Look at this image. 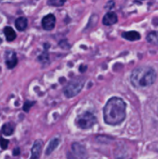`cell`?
I'll list each match as a JSON object with an SVG mask.
<instances>
[{
	"instance_id": "cell-1",
	"label": "cell",
	"mask_w": 158,
	"mask_h": 159,
	"mask_svg": "<svg viewBox=\"0 0 158 159\" xmlns=\"http://www.w3.org/2000/svg\"><path fill=\"white\" fill-rule=\"evenodd\" d=\"M125 110V102L121 98H111L103 109V116L105 124L112 126L120 124L126 116Z\"/></svg>"
},
{
	"instance_id": "cell-2",
	"label": "cell",
	"mask_w": 158,
	"mask_h": 159,
	"mask_svg": "<svg viewBox=\"0 0 158 159\" xmlns=\"http://www.w3.org/2000/svg\"><path fill=\"white\" fill-rule=\"evenodd\" d=\"M156 79V71L150 67L143 66L136 68L132 72L130 82L136 88L150 86Z\"/></svg>"
},
{
	"instance_id": "cell-3",
	"label": "cell",
	"mask_w": 158,
	"mask_h": 159,
	"mask_svg": "<svg viewBox=\"0 0 158 159\" xmlns=\"http://www.w3.org/2000/svg\"><path fill=\"white\" fill-rule=\"evenodd\" d=\"M85 83V78L78 77L72 79L68 83L64 89V93L68 98L74 97L77 96L83 89Z\"/></svg>"
},
{
	"instance_id": "cell-4",
	"label": "cell",
	"mask_w": 158,
	"mask_h": 159,
	"mask_svg": "<svg viewBox=\"0 0 158 159\" xmlns=\"http://www.w3.org/2000/svg\"><path fill=\"white\" fill-rule=\"evenodd\" d=\"M96 118L92 113L85 112L76 118V124L81 129H89L96 124Z\"/></svg>"
},
{
	"instance_id": "cell-5",
	"label": "cell",
	"mask_w": 158,
	"mask_h": 159,
	"mask_svg": "<svg viewBox=\"0 0 158 159\" xmlns=\"http://www.w3.org/2000/svg\"><path fill=\"white\" fill-rule=\"evenodd\" d=\"M56 18L53 14L45 16L42 20V26L45 30H52L55 26Z\"/></svg>"
},
{
	"instance_id": "cell-6",
	"label": "cell",
	"mask_w": 158,
	"mask_h": 159,
	"mask_svg": "<svg viewBox=\"0 0 158 159\" xmlns=\"http://www.w3.org/2000/svg\"><path fill=\"white\" fill-rule=\"evenodd\" d=\"M72 152L79 159H87L88 155L85 148L78 143H74L71 145Z\"/></svg>"
},
{
	"instance_id": "cell-7",
	"label": "cell",
	"mask_w": 158,
	"mask_h": 159,
	"mask_svg": "<svg viewBox=\"0 0 158 159\" xmlns=\"http://www.w3.org/2000/svg\"><path fill=\"white\" fill-rule=\"evenodd\" d=\"M118 22V17L115 12H108L104 16L103 20H102V23L105 26H112Z\"/></svg>"
},
{
	"instance_id": "cell-8",
	"label": "cell",
	"mask_w": 158,
	"mask_h": 159,
	"mask_svg": "<svg viewBox=\"0 0 158 159\" xmlns=\"http://www.w3.org/2000/svg\"><path fill=\"white\" fill-rule=\"evenodd\" d=\"M43 146V141L41 140H37L35 141L33 146L31 150V158L30 159H39L40 158L41 148Z\"/></svg>"
},
{
	"instance_id": "cell-9",
	"label": "cell",
	"mask_w": 158,
	"mask_h": 159,
	"mask_svg": "<svg viewBox=\"0 0 158 159\" xmlns=\"http://www.w3.org/2000/svg\"><path fill=\"white\" fill-rule=\"evenodd\" d=\"M6 63L9 68H13L17 65V57L15 52L8 51L6 54Z\"/></svg>"
},
{
	"instance_id": "cell-10",
	"label": "cell",
	"mask_w": 158,
	"mask_h": 159,
	"mask_svg": "<svg viewBox=\"0 0 158 159\" xmlns=\"http://www.w3.org/2000/svg\"><path fill=\"white\" fill-rule=\"evenodd\" d=\"M122 37L130 41H136L140 39V34L136 31H129L122 33Z\"/></svg>"
},
{
	"instance_id": "cell-11",
	"label": "cell",
	"mask_w": 158,
	"mask_h": 159,
	"mask_svg": "<svg viewBox=\"0 0 158 159\" xmlns=\"http://www.w3.org/2000/svg\"><path fill=\"white\" fill-rule=\"evenodd\" d=\"M16 29L19 31H23L27 27V20L25 17H20L15 22Z\"/></svg>"
},
{
	"instance_id": "cell-12",
	"label": "cell",
	"mask_w": 158,
	"mask_h": 159,
	"mask_svg": "<svg viewBox=\"0 0 158 159\" xmlns=\"http://www.w3.org/2000/svg\"><path fill=\"white\" fill-rule=\"evenodd\" d=\"M59 142H60V141H59L58 138H54V139L51 140L49 144H48L47 148H46V152H45L46 155H50V154L52 153L56 148H57V147L59 144Z\"/></svg>"
},
{
	"instance_id": "cell-13",
	"label": "cell",
	"mask_w": 158,
	"mask_h": 159,
	"mask_svg": "<svg viewBox=\"0 0 158 159\" xmlns=\"http://www.w3.org/2000/svg\"><path fill=\"white\" fill-rule=\"evenodd\" d=\"M4 34L6 37V40L8 41H12L16 37V34L14 31V30L12 27H10V26H6V27H5Z\"/></svg>"
},
{
	"instance_id": "cell-14",
	"label": "cell",
	"mask_w": 158,
	"mask_h": 159,
	"mask_svg": "<svg viewBox=\"0 0 158 159\" xmlns=\"http://www.w3.org/2000/svg\"><path fill=\"white\" fill-rule=\"evenodd\" d=\"M14 129H15V125L12 123H7L2 126V131L3 134L6 135V136H10L11 134H13Z\"/></svg>"
},
{
	"instance_id": "cell-15",
	"label": "cell",
	"mask_w": 158,
	"mask_h": 159,
	"mask_svg": "<svg viewBox=\"0 0 158 159\" xmlns=\"http://www.w3.org/2000/svg\"><path fill=\"white\" fill-rule=\"evenodd\" d=\"M147 40L149 43L158 45V32H151L147 35Z\"/></svg>"
},
{
	"instance_id": "cell-16",
	"label": "cell",
	"mask_w": 158,
	"mask_h": 159,
	"mask_svg": "<svg viewBox=\"0 0 158 159\" xmlns=\"http://www.w3.org/2000/svg\"><path fill=\"white\" fill-rule=\"evenodd\" d=\"M67 0H49L48 5L53 6H61L65 3Z\"/></svg>"
},
{
	"instance_id": "cell-17",
	"label": "cell",
	"mask_w": 158,
	"mask_h": 159,
	"mask_svg": "<svg viewBox=\"0 0 158 159\" xmlns=\"http://www.w3.org/2000/svg\"><path fill=\"white\" fill-rule=\"evenodd\" d=\"M34 103H35L34 102H29V101H27V102H26L24 103V105H23V110H24L26 113L29 112V109H30L31 107H32L34 105Z\"/></svg>"
},
{
	"instance_id": "cell-18",
	"label": "cell",
	"mask_w": 158,
	"mask_h": 159,
	"mask_svg": "<svg viewBox=\"0 0 158 159\" xmlns=\"http://www.w3.org/2000/svg\"><path fill=\"white\" fill-rule=\"evenodd\" d=\"M8 145H9V141L5 138H0V146L2 149H6L7 148Z\"/></svg>"
},
{
	"instance_id": "cell-19",
	"label": "cell",
	"mask_w": 158,
	"mask_h": 159,
	"mask_svg": "<svg viewBox=\"0 0 158 159\" xmlns=\"http://www.w3.org/2000/svg\"><path fill=\"white\" fill-rule=\"evenodd\" d=\"M67 158L68 159H77V158H76V157L74 156L72 153H71V152H68V155H67Z\"/></svg>"
},
{
	"instance_id": "cell-20",
	"label": "cell",
	"mask_w": 158,
	"mask_h": 159,
	"mask_svg": "<svg viewBox=\"0 0 158 159\" xmlns=\"http://www.w3.org/2000/svg\"><path fill=\"white\" fill-rule=\"evenodd\" d=\"M20 148H16L14 149V151H13V155H14V156L19 155H20Z\"/></svg>"
},
{
	"instance_id": "cell-21",
	"label": "cell",
	"mask_w": 158,
	"mask_h": 159,
	"mask_svg": "<svg viewBox=\"0 0 158 159\" xmlns=\"http://www.w3.org/2000/svg\"><path fill=\"white\" fill-rule=\"evenodd\" d=\"M2 39L0 38V44H1V43H2Z\"/></svg>"
}]
</instances>
